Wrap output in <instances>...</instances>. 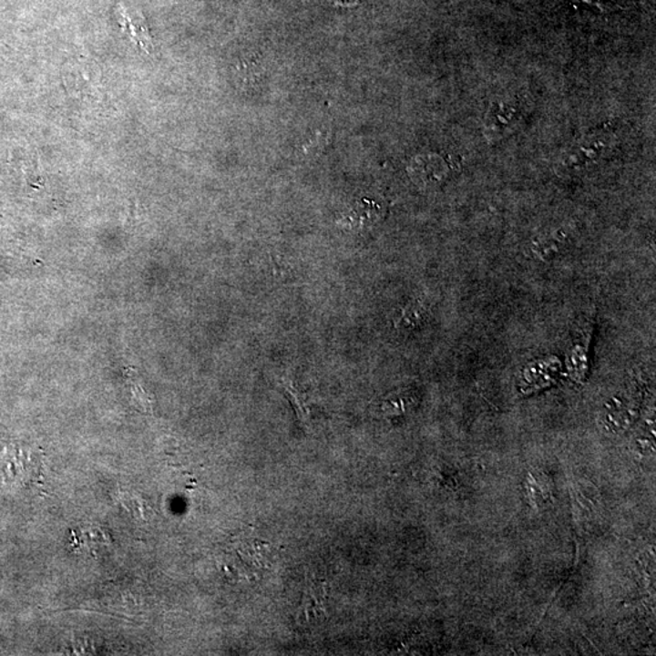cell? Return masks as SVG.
<instances>
[{"label": "cell", "mask_w": 656, "mask_h": 656, "mask_svg": "<svg viewBox=\"0 0 656 656\" xmlns=\"http://www.w3.org/2000/svg\"><path fill=\"white\" fill-rule=\"evenodd\" d=\"M425 316V306L418 302H410L403 309L396 326L399 328H412L418 326Z\"/></svg>", "instance_id": "ba28073f"}, {"label": "cell", "mask_w": 656, "mask_h": 656, "mask_svg": "<svg viewBox=\"0 0 656 656\" xmlns=\"http://www.w3.org/2000/svg\"><path fill=\"white\" fill-rule=\"evenodd\" d=\"M0 472L6 484L24 487L36 476V459L31 451L16 446L6 447L0 456Z\"/></svg>", "instance_id": "3957f363"}, {"label": "cell", "mask_w": 656, "mask_h": 656, "mask_svg": "<svg viewBox=\"0 0 656 656\" xmlns=\"http://www.w3.org/2000/svg\"><path fill=\"white\" fill-rule=\"evenodd\" d=\"M614 146L615 137L611 131L597 130L587 134L565 149L560 159L561 166L569 170H582L592 167L594 163L604 159Z\"/></svg>", "instance_id": "7a4b0ae2"}, {"label": "cell", "mask_w": 656, "mask_h": 656, "mask_svg": "<svg viewBox=\"0 0 656 656\" xmlns=\"http://www.w3.org/2000/svg\"><path fill=\"white\" fill-rule=\"evenodd\" d=\"M283 386L284 389H286L288 396H291L292 401H293V405L294 407L297 408L299 417H301L302 421H308L310 412L308 401H306L305 397L306 395L299 392L291 381H284Z\"/></svg>", "instance_id": "9c48e42d"}, {"label": "cell", "mask_w": 656, "mask_h": 656, "mask_svg": "<svg viewBox=\"0 0 656 656\" xmlns=\"http://www.w3.org/2000/svg\"><path fill=\"white\" fill-rule=\"evenodd\" d=\"M450 173L446 160L434 153L415 157L408 166V174L417 185L430 188L446 180Z\"/></svg>", "instance_id": "5b68a950"}, {"label": "cell", "mask_w": 656, "mask_h": 656, "mask_svg": "<svg viewBox=\"0 0 656 656\" xmlns=\"http://www.w3.org/2000/svg\"><path fill=\"white\" fill-rule=\"evenodd\" d=\"M570 241V233L565 228L546 230L532 239L531 254L539 261H549L559 254Z\"/></svg>", "instance_id": "52a82bcc"}, {"label": "cell", "mask_w": 656, "mask_h": 656, "mask_svg": "<svg viewBox=\"0 0 656 656\" xmlns=\"http://www.w3.org/2000/svg\"><path fill=\"white\" fill-rule=\"evenodd\" d=\"M335 5L339 6H354L360 3V0H332Z\"/></svg>", "instance_id": "8fae6325"}, {"label": "cell", "mask_w": 656, "mask_h": 656, "mask_svg": "<svg viewBox=\"0 0 656 656\" xmlns=\"http://www.w3.org/2000/svg\"><path fill=\"white\" fill-rule=\"evenodd\" d=\"M520 119V109L507 101L494 102L485 116V135L490 141L499 140L516 129Z\"/></svg>", "instance_id": "277c9868"}, {"label": "cell", "mask_w": 656, "mask_h": 656, "mask_svg": "<svg viewBox=\"0 0 656 656\" xmlns=\"http://www.w3.org/2000/svg\"><path fill=\"white\" fill-rule=\"evenodd\" d=\"M272 561V549L268 542L251 534L230 538L220 549V568L232 583L258 581L268 571Z\"/></svg>", "instance_id": "6da1fadb"}, {"label": "cell", "mask_w": 656, "mask_h": 656, "mask_svg": "<svg viewBox=\"0 0 656 656\" xmlns=\"http://www.w3.org/2000/svg\"><path fill=\"white\" fill-rule=\"evenodd\" d=\"M384 217V210L374 200H360L339 219L338 224L349 230H366L377 225Z\"/></svg>", "instance_id": "8992f818"}, {"label": "cell", "mask_w": 656, "mask_h": 656, "mask_svg": "<svg viewBox=\"0 0 656 656\" xmlns=\"http://www.w3.org/2000/svg\"><path fill=\"white\" fill-rule=\"evenodd\" d=\"M575 2H581L589 4V5L600 7L601 10H614L616 6L620 5L621 0H575Z\"/></svg>", "instance_id": "30bf717a"}]
</instances>
